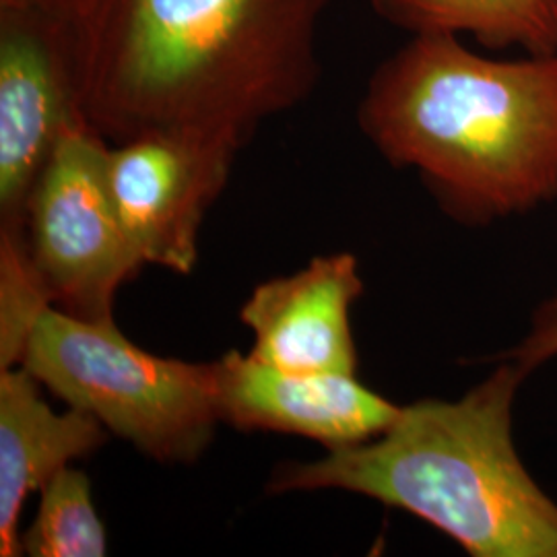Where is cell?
Returning <instances> with one entry per match:
<instances>
[{
  "label": "cell",
  "instance_id": "1",
  "mask_svg": "<svg viewBox=\"0 0 557 557\" xmlns=\"http://www.w3.org/2000/svg\"><path fill=\"white\" fill-rule=\"evenodd\" d=\"M333 0H94L75 32L87 122L108 143L158 128L244 145L308 100Z\"/></svg>",
  "mask_w": 557,
  "mask_h": 557
},
{
  "label": "cell",
  "instance_id": "2",
  "mask_svg": "<svg viewBox=\"0 0 557 557\" xmlns=\"http://www.w3.org/2000/svg\"><path fill=\"white\" fill-rule=\"evenodd\" d=\"M358 122L460 223L557 199V54L487 59L455 34L411 36L368 81Z\"/></svg>",
  "mask_w": 557,
  "mask_h": 557
},
{
  "label": "cell",
  "instance_id": "3",
  "mask_svg": "<svg viewBox=\"0 0 557 557\" xmlns=\"http://www.w3.org/2000/svg\"><path fill=\"white\" fill-rule=\"evenodd\" d=\"M504 363L458 400L400 407L379 438L283 462L269 494L337 490L419 518L473 557H557V504L531 478L512 438V407L531 374Z\"/></svg>",
  "mask_w": 557,
  "mask_h": 557
},
{
  "label": "cell",
  "instance_id": "4",
  "mask_svg": "<svg viewBox=\"0 0 557 557\" xmlns=\"http://www.w3.org/2000/svg\"><path fill=\"white\" fill-rule=\"evenodd\" d=\"M20 366L66 407L163 465L199 460L221 423L213 361L149 354L114 320L79 319L48 306L29 331Z\"/></svg>",
  "mask_w": 557,
  "mask_h": 557
},
{
  "label": "cell",
  "instance_id": "5",
  "mask_svg": "<svg viewBox=\"0 0 557 557\" xmlns=\"http://www.w3.org/2000/svg\"><path fill=\"white\" fill-rule=\"evenodd\" d=\"M108 147L87 119L71 124L23 221L25 252L50 304L87 320H112L120 287L145 269L112 199Z\"/></svg>",
  "mask_w": 557,
  "mask_h": 557
},
{
  "label": "cell",
  "instance_id": "6",
  "mask_svg": "<svg viewBox=\"0 0 557 557\" xmlns=\"http://www.w3.org/2000/svg\"><path fill=\"white\" fill-rule=\"evenodd\" d=\"M244 143L215 131L158 128L108 147L122 230L145 267L190 275L200 225L227 186Z\"/></svg>",
  "mask_w": 557,
  "mask_h": 557
},
{
  "label": "cell",
  "instance_id": "7",
  "mask_svg": "<svg viewBox=\"0 0 557 557\" xmlns=\"http://www.w3.org/2000/svg\"><path fill=\"white\" fill-rule=\"evenodd\" d=\"M81 119L73 27L0 9V232H23L41 172L66 128Z\"/></svg>",
  "mask_w": 557,
  "mask_h": 557
},
{
  "label": "cell",
  "instance_id": "8",
  "mask_svg": "<svg viewBox=\"0 0 557 557\" xmlns=\"http://www.w3.org/2000/svg\"><path fill=\"white\" fill-rule=\"evenodd\" d=\"M213 363L221 423L242 432L301 436L329 453L379 438L400 413L358 374L287 372L239 351Z\"/></svg>",
  "mask_w": 557,
  "mask_h": 557
},
{
  "label": "cell",
  "instance_id": "9",
  "mask_svg": "<svg viewBox=\"0 0 557 557\" xmlns=\"http://www.w3.org/2000/svg\"><path fill=\"white\" fill-rule=\"evenodd\" d=\"M363 294L351 252L320 255L298 273L259 283L239 310L250 356L287 372L358 374L351 308Z\"/></svg>",
  "mask_w": 557,
  "mask_h": 557
},
{
  "label": "cell",
  "instance_id": "10",
  "mask_svg": "<svg viewBox=\"0 0 557 557\" xmlns=\"http://www.w3.org/2000/svg\"><path fill=\"white\" fill-rule=\"evenodd\" d=\"M23 366L0 370V556H23L21 510L32 494L106 444L108 430L79 409L64 413L41 398Z\"/></svg>",
  "mask_w": 557,
  "mask_h": 557
},
{
  "label": "cell",
  "instance_id": "11",
  "mask_svg": "<svg viewBox=\"0 0 557 557\" xmlns=\"http://www.w3.org/2000/svg\"><path fill=\"white\" fill-rule=\"evenodd\" d=\"M380 20L418 34H469L485 50L557 54V0H370Z\"/></svg>",
  "mask_w": 557,
  "mask_h": 557
},
{
  "label": "cell",
  "instance_id": "12",
  "mask_svg": "<svg viewBox=\"0 0 557 557\" xmlns=\"http://www.w3.org/2000/svg\"><path fill=\"white\" fill-rule=\"evenodd\" d=\"M21 552L29 557L108 554V533L94 502L91 481L83 471L66 467L48 481L36 518L21 531Z\"/></svg>",
  "mask_w": 557,
  "mask_h": 557
},
{
  "label": "cell",
  "instance_id": "13",
  "mask_svg": "<svg viewBox=\"0 0 557 557\" xmlns=\"http://www.w3.org/2000/svg\"><path fill=\"white\" fill-rule=\"evenodd\" d=\"M499 358L517 359L529 372L547 359L557 358V298L547 299L539 306L527 338L517 349L502 354Z\"/></svg>",
  "mask_w": 557,
  "mask_h": 557
},
{
  "label": "cell",
  "instance_id": "14",
  "mask_svg": "<svg viewBox=\"0 0 557 557\" xmlns=\"http://www.w3.org/2000/svg\"><path fill=\"white\" fill-rule=\"evenodd\" d=\"M91 2L94 0H0V9L36 13L75 29Z\"/></svg>",
  "mask_w": 557,
  "mask_h": 557
}]
</instances>
